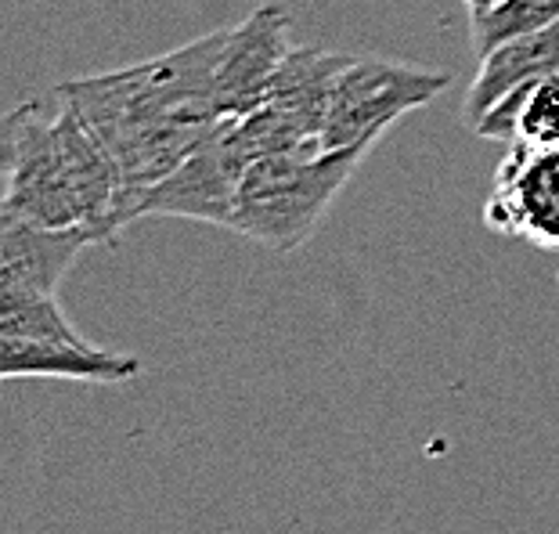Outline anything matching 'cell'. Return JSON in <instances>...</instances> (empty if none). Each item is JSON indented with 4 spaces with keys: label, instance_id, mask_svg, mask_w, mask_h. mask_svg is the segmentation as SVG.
<instances>
[{
    "label": "cell",
    "instance_id": "3957f363",
    "mask_svg": "<svg viewBox=\"0 0 559 534\" xmlns=\"http://www.w3.org/2000/svg\"><path fill=\"white\" fill-rule=\"evenodd\" d=\"M372 145L336 152H307V156H264L246 170L235 203V228L275 253L300 249L329 206L347 188Z\"/></svg>",
    "mask_w": 559,
    "mask_h": 534
},
{
    "label": "cell",
    "instance_id": "30bf717a",
    "mask_svg": "<svg viewBox=\"0 0 559 534\" xmlns=\"http://www.w3.org/2000/svg\"><path fill=\"white\" fill-rule=\"evenodd\" d=\"M556 73H559V26L495 47L491 55L480 58L477 76H473L466 98H462V123L473 130L509 94Z\"/></svg>",
    "mask_w": 559,
    "mask_h": 534
},
{
    "label": "cell",
    "instance_id": "ba28073f",
    "mask_svg": "<svg viewBox=\"0 0 559 534\" xmlns=\"http://www.w3.org/2000/svg\"><path fill=\"white\" fill-rule=\"evenodd\" d=\"M87 228H47L15 213L0 221V289L58 296V286L76 264V257L94 246Z\"/></svg>",
    "mask_w": 559,
    "mask_h": 534
},
{
    "label": "cell",
    "instance_id": "52a82bcc",
    "mask_svg": "<svg viewBox=\"0 0 559 534\" xmlns=\"http://www.w3.org/2000/svg\"><path fill=\"white\" fill-rule=\"evenodd\" d=\"M484 217L502 235L559 246V149L513 145L498 166Z\"/></svg>",
    "mask_w": 559,
    "mask_h": 534
},
{
    "label": "cell",
    "instance_id": "8992f818",
    "mask_svg": "<svg viewBox=\"0 0 559 534\" xmlns=\"http://www.w3.org/2000/svg\"><path fill=\"white\" fill-rule=\"evenodd\" d=\"M289 29L293 15L282 4H260L228 29L213 80L221 120H242L267 102L285 58L293 55Z\"/></svg>",
    "mask_w": 559,
    "mask_h": 534
},
{
    "label": "cell",
    "instance_id": "277c9868",
    "mask_svg": "<svg viewBox=\"0 0 559 534\" xmlns=\"http://www.w3.org/2000/svg\"><path fill=\"white\" fill-rule=\"evenodd\" d=\"M451 87V73L426 69L397 58H361L350 66L332 94V109L325 123V152L376 145L386 127H394L408 112L423 109Z\"/></svg>",
    "mask_w": 559,
    "mask_h": 534
},
{
    "label": "cell",
    "instance_id": "4fadbf2b",
    "mask_svg": "<svg viewBox=\"0 0 559 534\" xmlns=\"http://www.w3.org/2000/svg\"><path fill=\"white\" fill-rule=\"evenodd\" d=\"M0 336L83 343L80 329L69 322L58 296L22 289H0Z\"/></svg>",
    "mask_w": 559,
    "mask_h": 534
},
{
    "label": "cell",
    "instance_id": "8fae6325",
    "mask_svg": "<svg viewBox=\"0 0 559 534\" xmlns=\"http://www.w3.org/2000/svg\"><path fill=\"white\" fill-rule=\"evenodd\" d=\"M473 134L527 149H559V73L498 102Z\"/></svg>",
    "mask_w": 559,
    "mask_h": 534
},
{
    "label": "cell",
    "instance_id": "7c38bea8",
    "mask_svg": "<svg viewBox=\"0 0 559 534\" xmlns=\"http://www.w3.org/2000/svg\"><path fill=\"white\" fill-rule=\"evenodd\" d=\"M549 26H559V0H495L469 11V40L477 58Z\"/></svg>",
    "mask_w": 559,
    "mask_h": 534
},
{
    "label": "cell",
    "instance_id": "5b68a950",
    "mask_svg": "<svg viewBox=\"0 0 559 534\" xmlns=\"http://www.w3.org/2000/svg\"><path fill=\"white\" fill-rule=\"evenodd\" d=\"M249 166L253 163L235 138V120H221L192 156L141 195L138 217H188L235 228V203Z\"/></svg>",
    "mask_w": 559,
    "mask_h": 534
},
{
    "label": "cell",
    "instance_id": "6da1fadb",
    "mask_svg": "<svg viewBox=\"0 0 559 534\" xmlns=\"http://www.w3.org/2000/svg\"><path fill=\"white\" fill-rule=\"evenodd\" d=\"M224 37L228 29L206 33L152 62L69 80L58 87V102L87 123L116 166L123 228L138 221L141 195L192 156L221 123L213 80Z\"/></svg>",
    "mask_w": 559,
    "mask_h": 534
},
{
    "label": "cell",
    "instance_id": "9c48e42d",
    "mask_svg": "<svg viewBox=\"0 0 559 534\" xmlns=\"http://www.w3.org/2000/svg\"><path fill=\"white\" fill-rule=\"evenodd\" d=\"M141 372L134 354L94 343L19 340L0 336V376L4 379H73V383H127Z\"/></svg>",
    "mask_w": 559,
    "mask_h": 534
},
{
    "label": "cell",
    "instance_id": "5bb4252c",
    "mask_svg": "<svg viewBox=\"0 0 559 534\" xmlns=\"http://www.w3.org/2000/svg\"><path fill=\"white\" fill-rule=\"evenodd\" d=\"M469 11H477V8H487V4H495V0H462Z\"/></svg>",
    "mask_w": 559,
    "mask_h": 534
},
{
    "label": "cell",
    "instance_id": "7a4b0ae2",
    "mask_svg": "<svg viewBox=\"0 0 559 534\" xmlns=\"http://www.w3.org/2000/svg\"><path fill=\"white\" fill-rule=\"evenodd\" d=\"M4 213L47 228H87L112 242L120 224V177L87 123L62 105L44 116L40 102H22L4 116Z\"/></svg>",
    "mask_w": 559,
    "mask_h": 534
}]
</instances>
